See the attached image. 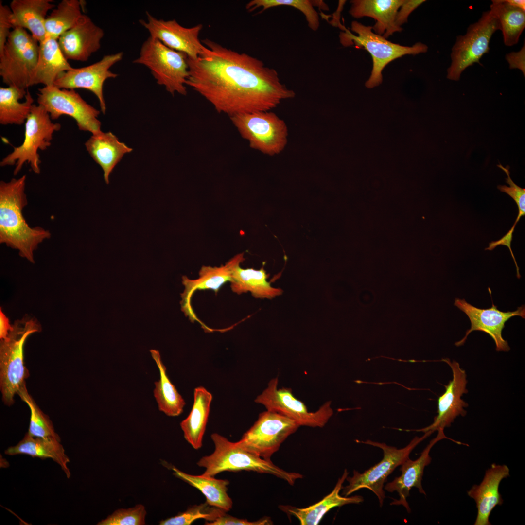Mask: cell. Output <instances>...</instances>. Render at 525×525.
<instances>
[{
	"instance_id": "5",
	"label": "cell",
	"mask_w": 525,
	"mask_h": 525,
	"mask_svg": "<svg viewBox=\"0 0 525 525\" xmlns=\"http://www.w3.org/2000/svg\"><path fill=\"white\" fill-rule=\"evenodd\" d=\"M341 27L345 32L340 33L339 38L343 46L354 45L357 48L366 50L372 57L371 73L365 83L366 87L368 88H372L381 84L383 70L393 60L406 54L416 55L426 52L428 50L427 46L420 42L412 46L393 43L373 32L372 26L364 25L357 21L351 22L350 30L357 35L352 34L345 27Z\"/></svg>"
},
{
	"instance_id": "36",
	"label": "cell",
	"mask_w": 525,
	"mask_h": 525,
	"mask_svg": "<svg viewBox=\"0 0 525 525\" xmlns=\"http://www.w3.org/2000/svg\"><path fill=\"white\" fill-rule=\"evenodd\" d=\"M17 394L27 403L30 409V420L27 433L33 437H53L61 440L59 436L55 432L49 417L40 410L28 393L26 384L19 389Z\"/></svg>"
},
{
	"instance_id": "4",
	"label": "cell",
	"mask_w": 525,
	"mask_h": 525,
	"mask_svg": "<svg viewBox=\"0 0 525 525\" xmlns=\"http://www.w3.org/2000/svg\"><path fill=\"white\" fill-rule=\"evenodd\" d=\"M41 331L38 321L28 315L16 320L7 337L0 342V387L2 399L7 405L25 384L29 373L24 362V345L28 337Z\"/></svg>"
},
{
	"instance_id": "14",
	"label": "cell",
	"mask_w": 525,
	"mask_h": 525,
	"mask_svg": "<svg viewBox=\"0 0 525 525\" xmlns=\"http://www.w3.org/2000/svg\"><path fill=\"white\" fill-rule=\"evenodd\" d=\"M278 378L272 379L255 402L264 406L267 410L289 418L300 426L323 427L332 415L330 401L324 403L315 412H310L302 401L294 396L291 388L278 389Z\"/></svg>"
},
{
	"instance_id": "11",
	"label": "cell",
	"mask_w": 525,
	"mask_h": 525,
	"mask_svg": "<svg viewBox=\"0 0 525 525\" xmlns=\"http://www.w3.org/2000/svg\"><path fill=\"white\" fill-rule=\"evenodd\" d=\"M501 30L497 18L490 10L485 12L479 20L470 25L464 35L456 37L451 54V64L447 78L458 81L462 72L475 63L481 65L480 58L489 52L492 35Z\"/></svg>"
},
{
	"instance_id": "24",
	"label": "cell",
	"mask_w": 525,
	"mask_h": 525,
	"mask_svg": "<svg viewBox=\"0 0 525 525\" xmlns=\"http://www.w3.org/2000/svg\"><path fill=\"white\" fill-rule=\"evenodd\" d=\"M349 472L345 469L334 489L321 501L306 508H299L291 505H280L279 508L288 515L296 517L301 525H317L323 517L331 509L345 505L358 504L364 501L360 495L342 496L339 494Z\"/></svg>"
},
{
	"instance_id": "29",
	"label": "cell",
	"mask_w": 525,
	"mask_h": 525,
	"mask_svg": "<svg viewBox=\"0 0 525 525\" xmlns=\"http://www.w3.org/2000/svg\"><path fill=\"white\" fill-rule=\"evenodd\" d=\"M212 400V394L205 387H196L192 409L180 423L185 439L195 450L202 446Z\"/></svg>"
},
{
	"instance_id": "44",
	"label": "cell",
	"mask_w": 525,
	"mask_h": 525,
	"mask_svg": "<svg viewBox=\"0 0 525 525\" xmlns=\"http://www.w3.org/2000/svg\"><path fill=\"white\" fill-rule=\"evenodd\" d=\"M515 226L513 225L511 227V229L508 232L505 234L501 239L495 241H492L489 243V245L488 247L485 249V250H493L498 245H502L507 246L510 252L511 256L513 259L515 266L516 267L517 270V277L518 279L521 278V275L519 272V267L517 265L515 258L513 253L511 247V243L513 238V233L515 229Z\"/></svg>"
},
{
	"instance_id": "3",
	"label": "cell",
	"mask_w": 525,
	"mask_h": 525,
	"mask_svg": "<svg viewBox=\"0 0 525 525\" xmlns=\"http://www.w3.org/2000/svg\"><path fill=\"white\" fill-rule=\"evenodd\" d=\"M211 438L215 449L212 453L202 457L197 465L205 469L203 474L214 476L224 472L253 471L274 475L293 485L303 477L301 474L286 471L266 460L255 455L218 434L213 433Z\"/></svg>"
},
{
	"instance_id": "45",
	"label": "cell",
	"mask_w": 525,
	"mask_h": 525,
	"mask_svg": "<svg viewBox=\"0 0 525 525\" xmlns=\"http://www.w3.org/2000/svg\"><path fill=\"white\" fill-rule=\"evenodd\" d=\"M506 58L509 64L510 69H520L525 75V45L519 52H512L506 55Z\"/></svg>"
},
{
	"instance_id": "35",
	"label": "cell",
	"mask_w": 525,
	"mask_h": 525,
	"mask_svg": "<svg viewBox=\"0 0 525 525\" xmlns=\"http://www.w3.org/2000/svg\"><path fill=\"white\" fill-rule=\"evenodd\" d=\"M82 2L78 0H62L48 15L45 21L46 35L56 39L74 26L83 14Z\"/></svg>"
},
{
	"instance_id": "8",
	"label": "cell",
	"mask_w": 525,
	"mask_h": 525,
	"mask_svg": "<svg viewBox=\"0 0 525 525\" xmlns=\"http://www.w3.org/2000/svg\"><path fill=\"white\" fill-rule=\"evenodd\" d=\"M49 114L41 106L34 104L25 122L24 140L19 146L1 161V167L15 165L14 175H16L25 163H28L36 174L40 172L41 161L39 150H45L51 144L53 133L61 129V124L53 123Z\"/></svg>"
},
{
	"instance_id": "31",
	"label": "cell",
	"mask_w": 525,
	"mask_h": 525,
	"mask_svg": "<svg viewBox=\"0 0 525 525\" xmlns=\"http://www.w3.org/2000/svg\"><path fill=\"white\" fill-rule=\"evenodd\" d=\"M34 101L27 89L11 86L0 87V124H23L31 113Z\"/></svg>"
},
{
	"instance_id": "33",
	"label": "cell",
	"mask_w": 525,
	"mask_h": 525,
	"mask_svg": "<svg viewBox=\"0 0 525 525\" xmlns=\"http://www.w3.org/2000/svg\"><path fill=\"white\" fill-rule=\"evenodd\" d=\"M150 352L159 371V379L154 383L153 390L158 410L169 417L179 416L186 404L185 400L168 377L159 351L151 350Z\"/></svg>"
},
{
	"instance_id": "19",
	"label": "cell",
	"mask_w": 525,
	"mask_h": 525,
	"mask_svg": "<svg viewBox=\"0 0 525 525\" xmlns=\"http://www.w3.org/2000/svg\"><path fill=\"white\" fill-rule=\"evenodd\" d=\"M447 438L453 441L458 444L463 443L455 441L447 437L443 430H438V434L436 438L432 439L429 444L421 452L420 456L415 460H411L409 457L403 461L401 465L400 476L395 477L391 482L388 483L385 486L384 489L389 492L396 491L399 498L394 499L391 503V505H402L405 508L408 512L411 509L407 498L410 495V491L413 487L418 488L420 493L426 495L423 489L421 481L425 467L428 465L432 460L429 453L433 446L439 440Z\"/></svg>"
},
{
	"instance_id": "2",
	"label": "cell",
	"mask_w": 525,
	"mask_h": 525,
	"mask_svg": "<svg viewBox=\"0 0 525 525\" xmlns=\"http://www.w3.org/2000/svg\"><path fill=\"white\" fill-rule=\"evenodd\" d=\"M26 179L24 175L0 182V243L18 250L21 257L34 263L35 250L51 234L39 227L31 228L23 216L27 204Z\"/></svg>"
},
{
	"instance_id": "7",
	"label": "cell",
	"mask_w": 525,
	"mask_h": 525,
	"mask_svg": "<svg viewBox=\"0 0 525 525\" xmlns=\"http://www.w3.org/2000/svg\"><path fill=\"white\" fill-rule=\"evenodd\" d=\"M39 43L27 30L15 27L0 56V75L8 86L26 89L37 66Z\"/></svg>"
},
{
	"instance_id": "20",
	"label": "cell",
	"mask_w": 525,
	"mask_h": 525,
	"mask_svg": "<svg viewBox=\"0 0 525 525\" xmlns=\"http://www.w3.org/2000/svg\"><path fill=\"white\" fill-rule=\"evenodd\" d=\"M104 30L87 15L83 14L77 24L58 39L65 58L85 62L101 48Z\"/></svg>"
},
{
	"instance_id": "38",
	"label": "cell",
	"mask_w": 525,
	"mask_h": 525,
	"mask_svg": "<svg viewBox=\"0 0 525 525\" xmlns=\"http://www.w3.org/2000/svg\"><path fill=\"white\" fill-rule=\"evenodd\" d=\"M221 508L208 505L206 502L189 508L177 515L159 522L160 525H190L194 521L204 519L209 522L218 515Z\"/></svg>"
},
{
	"instance_id": "41",
	"label": "cell",
	"mask_w": 525,
	"mask_h": 525,
	"mask_svg": "<svg viewBox=\"0 0 525 525\" xmlns=\"http://www.w3.org/2000/svg\"><path fill=\"white\" fill-rule=\"evenodd\" d=\"M227 511L221 509L217 516L210 521L205 523L206 525H273L270 518L264 517L254 521L246 519H240L228 514Z\"/></svg>"
},
{
	"instance_id": "37",
	"label": "cell",
	"mask_w": 525,
	"mask_h": 525,
	"mask_svg": "<svg viewBox=\"0 0 525 525\" xmlns=\"http://www.w3.org/2000/svg\"><path fill=\"white\" fill-rule=\"evenodd\" d=\"M283 5L293 7L300 10L304 15L309 28L314 31L318 29L320 26L319 15L311 0H252L246 4L245 8L249 12L261 8V11L259 13H262L270 8Z\"/></svg>"
},
{
	"instance_id": "6",
	"label": "cell",
	"mask_w": 525,
	"mask_h": 525,
	"mask_svg": "<svg viewBox=\"0 0 525 525\" xmlns=\"http://www.w3.org/2000/svg\"><path fill=\"white\" fill-rule=\"evenodd\" d=\"M135 64L143 65L150 71L157 84L174 95H186L189 67L186 54L169 48L149 36L142 44Z\"/></svg>"
},
{
	"instance_id": "13",
	"label": "cell",
	"mask_w": 525,
	"mask_h": 525,
	"mask_svg": "<svg viewBox=\"0 0 525 525\" xmlns=\"http://www.w3.org/2000/svg\"><path fill=\"white\" fill-rule=\"evenodd\" d=\"M38 105L49 114L52 120L62 115L72 117L78 129L96 134L102 131L98 119L100 111L87 103L74 89L59 88L54 85L38 89Z\"/></svg>"
},
{
	"instance_id": "39",
	"label": "cell",
	"mask_w": 525,
	"mask_h": 525,
	"mask_svg": "<svg viewBox=\"0 0 525 525\" xmlns=\"http://www.w3.org/2000/svg\"><path fill=\"white\" fill-rule=\"evenodd\" d=\"M146 514L145 507L142 504H137L132 508L116 510L97 525H143L145 524Z\"/></svg>"
},
{
	"instance_id": "16",
	"label": "cell",
	"mask_w": 525,
	"mask_h": 525,
	"mask_svg": "<svg viewBox=\"0 0 525 525\" xmlns=\"http://www.w3.org/2000/svg\"><path fill=\"white\" fill-rule=\"evenodd\" d=\"M454 305L467 315L471 323V328L466 331L464 337L455 343V345L458 347L464 344L471 332L480 331L488 333L493 339L496 351H508L510 347L508 342L502 335L505 324L514 316L525 318L524 305L518 307L514 311L507 312L499 310L494 304L490 308L480 309L468 303L464 299L456 298Z\"/></svg>"
},
{
	"instance_id": "28",
	"label": "cell",
	"mask_w": 525,
	"mask_h": 525,
	"mask_svg": "<svg viewBox=\"0 0 525 525\" xmlns=\"http://www.w3.org/2000/svg\"><path fill=\"white\" fill-rule=\"evenodd\" d=\"M60 441L53 437H33L27 433L18 444L6 449L5 454L10 455H26L42 459L51 458L61 467L67 477L69 478L70 472L67 465L70 459L66 455Z\"/></svg>"
},
{
	"instance_id": "15",
	"label": "cell",
	"mask_w": 525,
	"mask_h": 525,
	"mask_svg": "<svg viewBox=\"0 0 525 525\" xmlns=\"http://www.w3.org/2000/svg\"><path fill=\"white\" fill-rule=\"evenodd\" d=\"M123 53L104 55L99 61L90 65L74 68L64 72L54 83V86L61 89H74L83 88L94 93L99 102L101 111L105 114L106 106L103 94L105 82L109 78H115L118 74L110 70L115 64L120 61Z\"/></svg>"
},
{
	"instance_id": "42",
	"label": "cell",
	"mask_w": 525,
	"mask_h": 525,
	"mask_svg": "<svg viewBox=\"0 0 525 525\" xmlns=\"http://www.w3.org/2000/svg\"><path fill=\"white\" fill-rule=\"evenodd\" d=\"M12 11L9 6L0 1V56L2 54L5 44L14 28L11 17Z\"/></svg>"
},
{
	"instance_id": "34",
	"label": "cell",
	"mask_w": 525,
	"mask_h": 525,
	"mask_svg": "<svg viewBox=\"0 0 525 525\" xmlns=\"http://www.w3.org/2000/svg\"><path fill=\"white\" fill-rule=\"evenodd\" d=\"M490 10L499 22L505 45L516 44L525 27V10L508 0H492Z\"/></svg>"
},
{
	"instance_id": "43",
	"label": "cell",
	"mask_w": 525,
	"mask_h": 525,
	"mask_svg": "<svg viewBox=\"0 0 525 525\" xmlns=\"http://www.w3.org/2000/svg\"><path fill=\"white\" fill-rule=\"evenodd\" d=\"M425 1L424 0H404L397 13L395 18L396 25L399 28H402L401 26L407 22L410 13Z\"/></svg>"
},
{
	"instance_id": "46",
	"label": "cell",
	"mask_w": 525,
	"mask_h": 525,
	"mask_svg": "<svg viewBox=\"0 0 525 525\" xmlns=\"http://www.w3.org/2000/svg\"><path fill=\"white\" fill-rule=\"evenodd\" d=\"M12 329V325H10L9 318L3 312L1 308H0V340L6 338L9 332Z\"/></svg>"
},
{
	"instance_id": "47",
	"label": "cell",
	"mask_w": 525,
	"mask_h": 525,
	"mask_svg": "<svg viewBox=\"0 0 525 525\" xmlns=\"http://www.w3.org/2000/svg\"><path fill=\"white\" fill-rule=\"evenodd\" d=\"M511 4L525 10V1L524 0H508Z\"/></svg>"
},
{
	"instance_id": "9",
	"label": "cell",
	"mask_w": 525,
	"mask_h": 525,
	"mask_svg": "<svg viewBox=\"0 0 525 525\" xmlns=\"http://www.w3.org/2000/svg\"><path fill=\"white\" fill-rule=\"evenodd\" d=\"M229 118L241 136L253 149L273 156L282 152L287 144V126L271 111L240 114Z\"/></svg>"
},
{
	"instance_id": "1",
	"label": "cell",
	"mask_w": 525,
	"mask_h": 525,
	"mask_svg": "<svg viewBox=\"0 0 525 525\" xmlns=\"http://www.w3.org/2000/svg\"><path fill=\"white\" fill-rule=\"evenodd\" d=\"M198 57L187 56L191 87L220 113L229 117L271 111L295 92L282 83L277 71L245 53L228 49L209 39Z\"/></svg>"
},
{
	"instance_id": "25",
	"label": "cell",
	"mask_w": 525,
	"mask_h": 525,
	"mask_svg": "<svg viewBox=\"0 0 525 525\" xmlns=\"http://www.w3.org/2000/svg\"><path fill=\"white\" fill-rule=\"evenodd\" d=\"M52 0H13L10 4L11 22L15 27L28 30L39 43L46 36L45 21L50 10L55 7Z\"/></svg>"
},
{
	"instance_id": "27",
	"label": "cell",
	"mask_w": 525,
	"mask_h": 525,
	"mask_svg": "<svg viewBox=\"0 0 525 525\" xmlns=\"http://www.w3.org/2000/svg\"><path fill=\"white\" fill-rule=\"evenodd\" d=\"M72 68L63 54L57 39L46 35L39 43L38 62L32 86L40 84L44 86H52L64 72Z\"/></svg>"
},
{
	"instance_id": "22",
	"label": "cell",
	"mask_w": 525,
	"mask_h": 525,
	"mask_svg": "<svg viewBox=\"0 0 525 525\" xmlns=\"http://www.w3.org/2000/svg\"><path fill=\"white\" fill-rule=\"evenodd\" d=\"M245 260L244 253H239L229 260L225 265L220 267L203 266L199 271V278L195 280L189 279L182 277V283L185 286L184 292L181 294L182 309L186 315L194 321L197 319L191 305L192 295L196 290L211 289L217 293L221 287L228 281L231 280L233 267Z\"/></svg>"
},
{
	"instance_id": "32",
	"label": "cell",
	"mask_w": 525,
	"mask_h": 525,
	"mask_svg": "<svg viewBox=\"0 0 525 525\" xmlns=\"http://www.w3.org/2000/svg\"><path fill=\"white\" fill-rule=\"evenodd\" d=\"M175 476L199 490L205 496L206 502L210 506L221 508L226 511L232 508L233 502L228 494L226 479H218L214 476L205 474L192 475L185 473L176 468H172Z\"/></svg>"
},
{
	"instance_id": "10",
	"label": "cell",
	"mask_w": 525,
	"mask_h": 525,
	"mask_svg": "<svg viewBox=\"0 0 525 525\" xmlns=\"http://www.w3.org/2000/svg\"><path fill=\"white\" fill-rule=\"evenodd\" d=\"M432 433L431 431L425 432L421 437H415L405 447L397 449L380 443L368 440L359 442L380 448L383 451V458L377 464L369 469L360 473L354 470L351 477L347 476L348 485L342 487V494L349 496L361 489L366 488L372 491L377 497L379 505L383 506L385 497L384 484L388 475L404 460L409 458V455L415 447Z\"/></svg>"
},
{
	"instance_id": "26",
	"label": "cell",
	"mask_w": 525,
	"mask_h": 525,
	"mask_svg": "<svg viewBox=\"0 0 525 525\" xmlns=\"http://www.w3.org/2000/svg\"><path fill=\"white\" fill-rule=\"evenodd\" d=\"M87 151L102 168L104 178L109 183V176L123 156L132 151L112 132L101 131L92 136L85 143Z\"/></svg>"
},
{
	"instance_id": "12",
	"label": "cell",
	"mask_w": 525,
	"mask_h": 525,
	"mask_svg": "<svg viewBox=\"0 0 525 525\" xmlns=\"http://www.w3.org/2000/svg\"><path fill=\"white\" fill-rule=\"evenodd\" d=\"M299 426L294 420L282 414L267 410L259 414L258 420L237 443L248 452L271 460L281 444Z\"/></svg>"
},
{
	"instance_id": "17",
	"label": "cell",
	"mask_w": 525,
	"mask_h": 525,
	"mask_svg": "<svg viewBox=\"0 0 525 525\" xmlns=\"http://www.w3.org/2000/svg\"><path fill=\"white\" fill-rule=\"evenodd\" d=\"M146 16V20L141 19L139 22L148 31L149 36L171 49L186 54L190 58L196 59L198 57L203 46L199 38L203 28L202 24L187 28L175 19H157L148 12Z\"/></svg>"
},
{
	"instance_id": "40",
	"label": "cell",
	"mask_w": 525,
	"mask_h": 525,
	"mask_svg": "<svg viewBox=\"0 0 525 525\" xmlns=\"http://www.w3.org/2000/svg\"><path fill=\"white\" fill-rule=\"evenodd\" d=\"M497 166L502 169L507 175L506 182L509 187L506 185H498L497 188L500 191L509 195L516 202L518 208V214L513 225H516L521 217L525 214V189L516 185L511 179L510 176L509 166L504 167L500 163Z\"/></svg>"
},
{
	"instance_id": "18",
	"label": "cell",
	"mask_w": 525,
	"mask_h": 525,
	"mask_svg": "<svg viewBox=\"0 0 525 525\" xmlns=\"http://www.w3.org/2000/svg\"><path fill=\"white\" fill-rule=\"evenodd\" d=\"M443 361L450 367L453 378L445 386V392L438 399V415L431 425L414 431L425 433L429 431L434 432L436 430H444L445 427L450 426L457 417L464 416L466 414L464 408L467 407L468 404L461 399L462 395L468 392L465 371L455 361L451 362L448 359Z\"/></svg>"
},
{
	"instance_id": "21",
	"label": "cell",
	"mask_w": 525,
	"mask_h": 525,
	"mask_svg": "<svg viewBox=\"0 0 525 525\" xmlns=\"http://www.w3.org/2000/svg\"><path fill=\"white\" fill-rule=\"evenodd\" d=\"M509 475V469L506 465L491 464L485 472L479 485H474L467 492L473 499L477 508L474 525H490L489 516L497 505L504 501L499 492V486L503 479Z\"/></svg>"
},
{
	"instance_id": "30",
	"label": "cell",
	"mask_w": 525,
	"mask_h": 525,
	"mask_svg": "<svg viewBox=\"0 0 525 525\" xmlns=\"http://www.w3.org/2000/svg\"><path fill=\"white\" fill-rule=\"evenodd\" d=\"M240 264H236L232 271L230 287L233 292L241 294L249 292L255 298L268 299L282 293L280 288L271 286L267 280L268 276L263 268L259 270L243 269Z\"/></svg>"
},
{
	"instance_id": "23",
	"label": "cell",
	"mask_w": 525,
	"mask_h": 525,
	"mask_svg": "<svg viewBox=\"0 0 525 525\" xmlns=\"http://www.w3.org/2000/svg\"><path fill=\"white\" fill-rule=\"evenodd\" d=\"M404 0H353L349 10L354 18L364 17L372 18L376 23L372 26L375 33L385 38L395 32H400L402 28L395 24V18L399 9Z\"/></svg>"
}]
</instances>
